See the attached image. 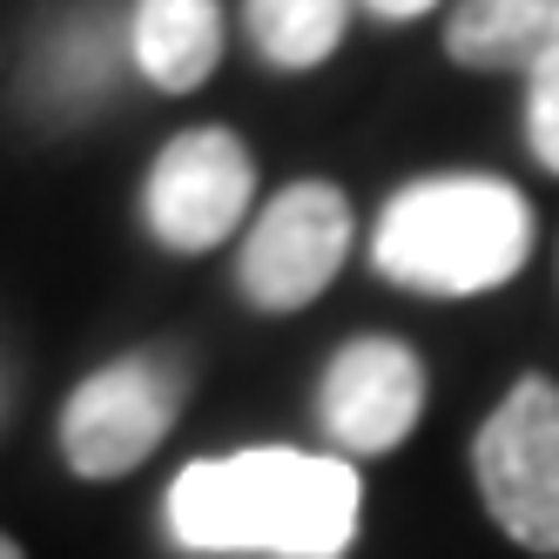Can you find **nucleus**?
Segmentation results:
<instances>
[{"instance_id": "f257e3e1", "label": "nucleus", "mask_w": 559, "mask_h": 559, "mask_svg": "<svg viewBox=\"0 0 559 559\" xmlns=\"http://www.w3.org/2000/svg\"><path fill=\"white\" fill-rule=\"evenodd\" d=\"M357 506H365V478L344 459L297 445H250L176 472L169 533L182 552L344 559L357 539Z\"/></svg>"}, {"instance_id": "f03ea898", "label": "nucleus", "mask_w": 559, "mask_h": 559, "mask_svg": "<svg viewBox=\"0 0 559 559\" xmlns=\"http://www.w3.org/2000/svg\"><path fill=\"white\" fill-rule=\"evenodd\" d=\"M533 257V203L499 176H418L384 203L371 263L418 297H486Z\"/></svg>"}, {"instance_id": "7ed1b4c3", "label": "nucleus", "mask_w": 559, "mask_h": 559, "mask_svg": "<svg viewBox=\"0 0 559 559\" xmlns=\"http://www.w3.org/2000/svg\"><path fill=\"white\" fill-rule=\"evenodd\" d=\"M478 499L526 552H559V384L519 378L472 438Z\"/></svg>"}, {"instance_id": "20e7f679", "label": "nucleus", "mask_w": 559, "mask_h": 559, "mask_svg": "<svg viewBox=\"0 0 559 559\" xmlns=\"http://www.w3.org/2000/svg\"><path fill=\"white\" fill-rule=\"evenodd\" d=\"M189 397L182 350H135L74 384L61 405V459L82 478H122L169 438Z\"/></svg>"}, {"instance_id": "39448f33", "label": "nucleus", "mask_w": 559, "mask_h": 559, "mask_svg": "<svg viewBox=\"0 0 559 559\" xmlns=\"http://www.w3.org/2000/svg\"><path fill=\"white\" fill-rule=\"evenodd\" d=\"M344 250H350V203L331 182H290L250 223L243 257H236V290L270 317L304 310L310 297L331 290Z\"/></svg>"}, {"instance_id": "423d86ee", "label": "nucleus", "mask_w": 559, "mask_h": 559, "mask_svg": "<svg viewBox=\"0 0 559 559\" xmlns=\"http://www.w3.org/2000/svg\"><path fill=\"white\" fill-rule=\"evenodd\" d=\"M250 195H257L250 148L229 129H189L155 155V169L142 182V216L163 250L195 257V250L229 243L250 210Z\"/></svg>"}, {"instance_id": "0eeeda50", "label": "nucleus", "mask_w": 559, "mask_h": 559, "mask_svg": "<svg viewBox=\"0 0 559 559\" xmlns=\"http://www.w3.org/2000/svg\"><path fill=\"white\" fill-rule=\"evenodd\" d=\"M418 412H425V365L397 337H350L317 384V418H324L331 445H344L350 459L405 445L418 431Z\"/></svg>"}, {"instance_id": "6e6552de", "label": "nucleus", "mask_w": 559, "mask_h": 559, "mask_svg": "<svg viewBox=\"0 0 559 559\" xmlns=\"http://www.w3.org/2000/svg\"><path fill=\"white\" fill-rule=\"evenodd\" d=\"M445 55L478 74H533L559 61V0H459Z\"/></svg>"}, {"instance_id": "1a4fd4ad", "label": "nucleus", "mask_w": 559, "mask_h": 559, "mask_svg": "<svg viewBox=\"0 0 559 559\" xmlns=\"http://www.w3.org/2000/svg\"><path fill=\"white\" fill-rule=\"evenodd\" d=\"M129 48L148 88L189 95L223 61V0H135Z\"/></svg>"}, {"instance_id": "9d476101", "label": "nucleus", "mask_w": 559, "mask_h": 559, "mask_svg": "<svg viewBox=\"0 0 559 559\" xmlns=\"http://www.w3.org/2000/svg\"><path fill=\"white\" fill-rule=\"evenodd\" d=\"M250 41L270 68H317L344 41L350 0H250Z\"/></svg>"}, {"instance_id": "9b49d317", "label": "nucleus", "mask_w": 559, "mask_h": 559, "mask_svg": "<svg viewBox=\"0 0 559 559\" xmlns=\"http://www.w3.org/2000/svg\"><path fill=\"white\" fill-rule=\"evenodd\" d=\"M526 142L539 155V169L559 176V61H546L526 82Z\"/></svg>"}, {"instance_id": "f8f14e48", "label": "nucleus", "mask_w": 559, "mask_h": 559, "mask_svg": "<svg viewBox=\"0 0 559 559\" xmlns=\"http://www.w3.org/2000/svg\"><path fill=\"white\" fill-rule=\"evenodd\" d=\"M365 8H371L378 21H418V14L438 8V0H365Z\"/></svg>"}, {"instance_id": "ddd939ff", "label": "nucleus", "mask_w": 559, "mask_h": 559, "mask_svg": "<svg viewBox=\"0 0 559 559\" xmlns=\"http://www.w3.org/2000/svg\"><path fill=\"white\" fill-rule=\"evenodd\" d=\"M0 559H27V552H21V546H14V539H8V546H0Z\"/></svg>"}]
</instances>
